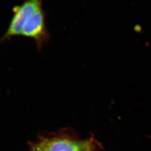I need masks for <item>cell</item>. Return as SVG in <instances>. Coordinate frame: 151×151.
<instances>
[{
    "label": "cell",
    "mask_w": 151,
    "mask_h": 151,
    "mask_svg": "<svg viewBox=\"0 0 151 151\" xmlns=\"http://www.w3.org/2000/svg\"><path fill=\"white\" fill-rule=\"evenodd\" d=\"M100 145L93 138L80 139L65 134L52 135L40 140L30 151H99Z\"/></svg>",
    "instance_id": "1"
},
{
    "label": "cell",
    "mask_w": 151,
    "mask_h": 151,
    "mask_svg": "<svg viewBox=\"0 0 151 151\" xmlns=\"http://www.w3.org/2000/svg\"><path fill=\"white\" fill-rule=\"evenodd\" d=\"M43 0H25L22 4L15 6L13 15L7 30L1 38L4 43L11 38L21 35L24 24L36 12L42 9Z\"/></svg>",
    "instance_id": "2"
},
{
    "label": "cell",
    "mask_w": 151,
    "mask_h": 151,
    "mask_svg": "<svg viewBox=\"0 0 151 151\" xmlns=\"http://www.w3.org/2000/svg\"><path fill=\"white\" fill-rule=\"evenodd\" d=\"M26 38L32 39L40 51L44 44L48 42L50 34L45 25V14L42 9L31 16L24 25L21 35Z\"/></svg>",
    "instance_id": "3"
}]
</instances>
